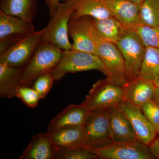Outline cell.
<instances>
[{
    "label": "cell",
    "instance_id": "6da1fadb",
    "mask_svg": "<svg viewBox=\"0 0 159 159\" xmlns=\"http://www.w3.org/2000/svg\"><path fill=\"white\" fill-rule=\"evenodd\" d=\"M91 70H97L108 76L104 64L97 54L71 49L63 51L61 59L51 74L54 80L57 81L67 74Z\"/></svg>",
    "mask_w": 159,
    "mask_h": 159
},
{
    "label": "cell",
    "instance_id": "7a4b0ae2",
    "mask_svg": "<svg viewBox=\"0 0 159 159\" xmlns=\"http://www.w3.org/2000/svg\"><path fill=\"white\" fill-rule=\"evenodd\" d=\"M63 51L41 41L31 59L23 69L21 84L30 86L39 76L51 72L61 59Z\"/></svg>",
    "mask_w": 159,
    "mask_h": 159
},
{
    "label": "cell",
    "instance_id": "3957f363",
    "mask_svg": "<svg viewBox=\"0 0 159 159\" xmlns=\"http://www.w3.org/2000/svg\"><path fill=\"white\" fill-rule=\"evenodd\" d=\"M74 13L73 8L66 2L60 3L51 16L48 25L42 29V41L64 51L72 49L69 40V24Z\"/></svg>",
    "mask_w": 159,
    "mask_h": 159
},
{
    "label": "cell",
    "instance_id": "277c9868",
    "mask_svg": "<svg viewBox=\"0 0 159 159\" xmlns=\"http://www.w3.org/2000/svg\"><path fill=\"white\" fill-rule=\"evenodd\" d=\"M116 44L124 58L129 83L139 77L146 47L132 29H127Z\"/></svg>",
    "mask_w": 159,
    "mask_h": 159
},
{
    "label": "cell",
    "instance_id": "5b68a950",
    "mask_svg": "<svg viewBox=\"0 0 159 159\" xmlns=\"http://www.w3.org/2000/svg\"><path fill=\"white\" fill-rule=\"evenodd\" d=\"M124 99V89L106 78L98 80L93 84L80 105L89 111L110 108L118 106Z\"/></svg>",
    "mask_w": 159,
    "mask_h": 159
},
{
    "label": "cell",
    "instance_id": "8992f818",
    "mask_svg": "<svg viewBox=\"0 0 159 159\" xmlns=\"http://www.w3.org/2000/svg\"><path fill=\"white\" fill-rule=\"evenodd\" d=\"M100 159H152L149 146L137 141L111 142L102 147L84 146Z\"/></svg>",
    "mask_w": 159,
    "mask_h": 159
},
{
    "label": "cell",
    "instance_id": "52a82bcc",
    "mask_svg": "<svg viewBox=\"0 0 159 159\" xmlns=\"http://www.w3.org/2000/svg\"><path fill=\"white\" fill-rule=\"evenodd\" d=\"M69 35L73 40L72 49L92 54H97V45L102 41L89 16L70 20Z\"/></svg>",
    "mask_w": 159,
    "mask_h": 159
},
{
    "label": "cell",
    "instance_id": "ba28073f",
    "mask_svg": "<svg viewBox=\"0 0 159 159\" xmlns=\"http://www.w3.org/2000/svg\"><path fill=\"white\" fill-rule=\"evenodd\" d=\"M42 30L35 31L18 41L0 53V63L23 69L31 59L41 41Z\"/></svg>",
    "mask_w": 159,
    "mask_h": 159
},
{
    "label": "cell",
    "instance_id": "9c48e42d",
    "mask_svg": "<svg viewBox=\"0 0 159 159\" xmlns=\"http://www.w3.org/2000/svg\"><path fill=\"white\" fill-rule=\"evenodd\" d=\"M96 54L100 57L108 72V76L106 78L124 88L128 84L125 62L117 45L102 41L97 45Z\"/></svg>",
    "mask_w": 159,
    "mask_h": 159
},
{
    "label": "cell",
    "instance_id": "30bf717a",
    "mask_svg": "<svg viewBox=\"0 0 159 159\" xmlns=\"http://www.w3.org/2000/svg\"><path fill=\"white\" fill-rule=\"evenodd\" d=\"M109 108L90 111L84 125L88 136L86 146L102 147L112 142L109 131Z\"/></svg>",
    "mask_w": 159,
    "mask_h": 159
},
{
    "label": "cell",
    "instance_id": "8fae6325",
    "mask_svg": "<svg viewBox=\"0 0 159 159\" xmlns=\"http://www.w3.org/2000/svg\"><path fill=\"white\" fill-rule=\"evenodd\" d=\"M34 31L32 22L0 11V53Z\"/></svg>",
    "mask_w": 159,
    "mask_h": 159
},
{
    "label": "cell",
    "instance_id": "7c38bea8",
    "mask_svg": "<svg viewBox=\"0 0 159 159\" xmlns=\"http://www.w3.org/2000/svg\"><path fill=\"white\" fill-rule=\"evenodd\" d=\"M118 107L132 126L137 139L149 146L156 139L157 129L147 119L139 107L124 99Z\"/></svg>",
    "mask_w": 159,
    "mask_h": 159
},
{
    "label": "cell",
    "instance_id": "4fadbf2b",
    "mask_svg": "<svg viewBox=\"0 0 159 159\" xmlns=\"http://www.w3.org/2000/svg\"><path fill=\"white\" fill-rule=\"evenodd\" d=\"M48 132L57 149L78 148L87 145L88 139L84 126L63 127Z\"/></svg>",
    "mask_w": 159,
    "mask_h": 159
},
{
    "label": "cell",
    "instance_id": "5bb4252c",
    "mask_svg": "<svg viewBox=\"0 0 159 159\" xmlns=\"http://www.w3.org/2000/svg\"><path fill=\"white\" fill-rule=\"evenodd\" d=\"M114 17L127 29H134L141 25L140 6L128 0H103Z\"/></svg>",
    "mask_w": 159,
    "mask_h": 159
},
{
    "label": "cell",
    "instance_id": "9a60e30c",
    "mask_svg": "<svg viewBox=\"0 0 159 159\" xmlns=\"http://www.w3.org/2000/svg\"><path fill=\"white\" fill-rule=\"evenodd\" d=\"M57 149L47 131L33 137L20 159H54L57 157Z\"/></svg>",
    "mask_w": 159,
    "mask_h": 159
},
{
    "label": "cell",
    "instance_id": "2e32d148",
    "mask_svg": "<svg viewBox=\"0 0 159 159\" xmlns=\"http://www.w3.org/2000/svg\"><path fill=\"white\" fill-rule=\"evenodd\" d=\"M109 110V131L112 142L118 143L138 140L130 122L118 106L111 107Z\"/></svg>",
    "mask_w": 159,
    "mask_h": 159
},
{
    "label": "cell",
    "instance_id": "e0dca14e",
    "mask_svg": "<svg viewBox=\"0 0 159 159\" xmlns=\"http://www.w3.org/2000/svg\"><path fill=\"white\" fill-rule=\"evenodd\" d=\"M89 111L80 104H71L64 109L51 120L48 131L69 126H84Z\"/></svg>",
    "mask_w": 159,
    "mask_h": 159
},
{
    "label": "cell",
    "instance_id": "ac0fdd59",
    "mask_svg": "<svg viewBox=\"0 0 159 159\" xmlns=\"http://www.w3.org/2000/svg\"><path fill=\"white\" fill-rule=\"evenodd\" d=\"M156 87L153 80L139 77L124 88L125 99L141 108L152 99Z\"/></svg>",
    "mask_w": 159,
    "mask_h": 159
},
{
    "label": "cell",
    "instance_id": "d6986e66",
    "mask_svg": "<svg viewBox=\"0 0 159 159\" xmlns=\"http://www.w3.org/2000/svg\"><path fill=\"white\" fill-rule=\"evenodd\" d=\"M73 8L74 13L71 20L84 16L97 19L113 16L104 4L103 0H63Z\"/></svg>",
    "mask_w": 159,
    "mask_h": 159
},
{
    "label": "cell",
    "instance_id": "ffe728a7",
    "mask_svg": "<svg viewBox=\"0 0 159 159\" xmlns=\"http://www.w3.org/2000/svg\"><path fill=\"white\" fill-rule=\"evenodd\" d=\"M23 69L0 63V96L11 99L16 97L21 85Z\"/></svg>",
    "mask_w": 159,
    "mask_h": 159
},
{
    "label": "cell",
    "instance_id": "44dd1931",
    "mask_svg": "<svg viewBox=\"0 0 159 159\" xmlns=\"http://www.w3.org/2000/svg\"><path fill=\"white\" fill-rule=\"evenodd\" d=\"M0 11L32 22L37 11L36 0H1Z\"/></svg>",
    "mask_w": 159,
    "mask_h": 159
},
{
    "label": "cell",
    "instance_id": "7402d4cb",
    "mask_svg": "<svg viewBox=\"0 0 159 159\" xmlns=\"http://www.w3.org/2000/svg\"><path fill=\"white\" fill-rule=\"evenodd\" d=\"M95 28L102 41L116 43L127 29L115 17L97 19L92 17Z\"/></svg>",
    "mask_w": 159,
    "mask_h": 159
},
{
    "label": "cell",
    "instance_id": "603a6c76",
    "mask_svg": "<svg viewBox=\"0 0 159 159\" xmlns=\"http://www.w3.org/2000/svg\"><path fill=\"white\" fill-rule=\"evenodd\" d=\"M159 73V49L153 47H146L139 77L153 80Z\"/></svg>",
    "mask_w": 159,
    "mask_h": 159
},
{
    "label": "cell",
    "instance_id": "cb8c5ba5",
    "mask_svg": "<svg viewBox=\"0 0 159 159\" xmlns=\"http://www.w3.org/2000/svg\"><path fill=\"white\" fill-rule=\"evenodd\" d=\"M141 25L159 26V0H144L139 10Z\"/></svg>",
    "mask_w": 159,
    "mask_h": 159
},
{
    "label": "cell",
    "instance_id": "d4e9b609",
    "mask_svg": "<svg viewBox=\"0 0 159 159\" xmlns=\"http://www.w3.org/2000/svg\"><path fill=\"white\" fill-rule=\"evenodd\" d=\"M136 32L145 47L159 49V26L139 25L133 29Z\"/></svg>",
    "mask_w": 159,
    "mask_h": 159
},
{
    "label": "cell",
    "instance_id": "484cf974",
    "mask_svg": "<svg viewBox=\"0 0 159 159\" xmlns=\"http://www.w3.org/2000/svg\"><path fill=\"white\" fill-rule=\"evenodd\" d=\"M57 159H96L98 157L85 146L78 148L57 149Z\"/></svg>",
    "mask_w": 159,
    "mask_h": 159
},
{
    "label": "cell",
    "instance_id": "4316f807",
    "mask_svg": "<svg viewBox=\"0 0 159 159\" xmlns=\"http://www.w3.org/2000/svg\"><path fill=\"white\" fill-rule=\"evenodd\" d=\"M16 97L31 108H35L41 99L39 94L33 88L21 84L16 91Z\"/></svg>",
    "mask_w": 159,
    "mask_h": 159
},
{
    "label": "cell",
    "instance_id": "83f0119b",
    "mask_svg": "<svg viewBox=\"0 0 159 159\" xmlns=\"http://www.w3.org/2000/svg\"><path fill=\"white\" fill-rule=\"evenodd\" d=\"M54 80L51 72L47 73L36 78L32 88L38 93L41 99H44L51 89Z\"/></svg>",
    "mask_w": 159,
    "mask_h": 159
},
{
    "label": "cell",
    "instance_id": "f1b7e54d",
    "mask_svg": "<svg viewBox=\"0 0 159 159\" xmlns=\"http://www.w3.org/2000/svg\"><path fill=\"white\" fill-rule=\"evenodd\" d=\"M141 109L151 123L157 129L159 127V106L152 100L145 103Z\"/></svg>",
    "mask_w": 159,
    "mask_h": 159
},
{
    "label": "cell",
    "instance_id": "f546056e",
    "mask_svg": "<svg viewBox=\"0 0 159 159\" xmlns=\"http://www.w3.org/2000/svg\"><path fill=\"white\" fill-rule=\"evenodd\" d=\"M148 146L152 155L155 158L159 159V137L155 139Z\"/></svg>",
    "mask_w": 159,
    "mask_h": 159
},
{
    "label": "cell",
    "instance_id": "4dcf8cb0",
    "mask_svg": "<svg viewBox=\"0 0 159 159\" xmlns=\"http://www.w3.org/2000/svg\"><path fill=\"white\" fill-rule=\"evenodd\" d=\"M60 0H45V2L49 10L50 16H51L60 4Z\"/></svg>",
    "mask_w": 159,
    "mask_h": 159
},
{
    "label": "cell",
    "instance_id": "1f68e13d",
    "mask_svg": "<svg viewBox=\"0 0 159 159\" xmlns=\"http://www.w3.org/2000/svg\"><path fill=\"white\" fill-rule=\"evenodd\" d=\"M152 100L159 106V89L158 88L156 87V89Z\"/></svg>",
    "mask_w": 159,
    "mask_h": 159
},
{
    "label": "cell",
    "instance_id": "d6a6232c",
    "mask_svg": "<svg viewBox=\"0 0 159 159\" xmlns=\"http://www.w3.org/2000/svg\"><path fill=\"white\" fill-rule=\"evenodd\" d=\"M153 82L155 84L156 86L159 89V73L155 79L153 80Z\"/></svg>",
    "mask_w": 159,
    "mask_h": 159
},
{
    "label": "cell",
    "instance_id": "836d02e7",
    "mask_svg": "<svg viewBox=\"0 0 159 159\" xmlns=\"http://www.w3.org/2000/svg\"><path fill=\"white\" fill-rule=\"evenodd\" d=\"M128 1H130L132 2H133L140 6L144 0H128Z\"/></svg>",
    "mask_w": 159,
    "mask_h": 159
},
{
    "label": "cell",
    "instance_id": "e575fe53",
    "mask_svg": "<svg viewBox=\"0 0 159 159\" xmlns=\"http://www.w3.org/2000/svg\"><path fill=\"white\" fill-rule=\"evenodd\" d=\"M157 134H159V127L157 129Z\"/></svg>",
    "mask_w": 159,
    "mask_h": 159
}]
</instances>
